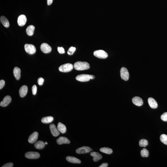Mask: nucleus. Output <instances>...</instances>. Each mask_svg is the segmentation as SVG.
Masks as SVG:
<instances>
[{
	"label": "nucleus",
	"mask_w": 167,
	"mask_h": 167,
	"mask_svg": "<svg viewBox=\"0 0 167 167\" xmlns=\"http://www.w3.org/2000/svg\"><path fill=\"white\" fill-rule=\"evenodd\" d=\"M74 67L76 70L83 71L89 69L90 66L89 64L85 62L78 61L74 64Z\"/></svg>",
	"instance_id": "1"
},
{
	"label": "nucleus",
	"mask_w": 167,
	"mask_h": 167,
	"mask_svg": "<svg viewBox=\"0 0 167 167\" xmlns=\"http://www.w3.org/2000/svg\"><path fill=\"white\" fill-rule=\"evenodd\" d=\"M94 76L88 74H81L77 76L76 77V79L78 81L81 82H88L90 79H94Z\"/></svg>",
	"instance_id": "2"
},
{
	"label": "nucleus",
	"mask_w": 167,
	"mask_h": 167,
	"mask_svg": "<svg viewBox=\"0 0 167 167\" xmlns=\"http://www.w3.org/2000/svg\"><path fill=\"white\" fill-rule=\"evenodd\" d=\"M74 66L72 64L67 63L60 66L59 68V71L64 73H67L73 70Z\"/></svg>",
	"instance_id": "3"
},
{
	"label": "nucleus",
	"mask_w": 167,
	"mask_h": 167,
	"mask_svg": "<svg viewBox=\"0 0 167 167\" xmlns=\"http://www.w3.org/2000/svg\"><path fill=\"white\" fill-rule=\"evenodd\" d=\"M93 55L95 57L100 59H106L108 56L107 53L102 50H97L94 51Z\"/></svg>",
	"instance_id": "4"
},
{
	"label": "nucleus",
	"mask_w": 167,
	"mask_h": 167,
	"mask_svg": "<svg viewBox=\"0 0 167 167\" xmlns=\"http://www.w3.org/2000/svg\"><path fill=\"white\" fill-rule=\"evenodd\" d=\"M25 49L27 53L30 55H32L35 53L36 51L35 47L32 44H25Z\"/></svg>",
	"instance_id": "5"
},
{
	"label": "nucleus",
	"mask_w": 167,
	"mask_h": 167,
	"mask_svg": "<svg viewBox=\"0 0 167 167\" xmlns=\"http://www.w3.org/2000/svg\"><path fill=\"white\" fill-rule=\"evenodd\" d=\"M120 76L122 79L124 81H128L129 78V74L126 68L123 67L121 69Z\"/></svg>",
	"instance_id": "6"
},
{
	"label": "nucleus",
	"mask_w": 167,
	"mask_h": 167,
	"mask_svg": "<svg viewBox=\"0 0 167 167\" xmlns=\"http://www.w3.org/2000/svg\"><path fill=\"white\" fill-rule=\"evenodd\" d=\"M25 157L30 159H36L38 158L40 156L39 153L35 152H29L26 153Z\"/></svg>",
	"instance_id": "7"
},
{
	"label": "nucleus",
	"mask_w": 167,
	"mask_h": 167,
	"mask_svg": "<svg viewBox=\"0 0 167 167\" xmlns=\"http://www.w3.org/2000/svg\"><path fill=\"white\" fill-rule=\"evenodd\" d=\"M92 151V150L90 147L83 146L77 149L76 150V152L78 154H84L88 153Z\"/></svg>",
	"instance_id": "8"
},
{
	"label": "nucleus",
	"mask_w": 167,
	"mask_h": 167,
	"mask_svg": "<svg viewBox=\"0 0 167 167\" xmlns=\"http://www.w3.org/2000/svg\"><path fill=\"white\" fill-rule=\"evenodd\" d=\"M40 49L42 52L45 53H48L51 52V48L47 44L42 43L40 46Z\"/></svg>",
	"instance_id": "9"
},
{
	"label": "nucleus",
	"mask_w": 167,
	"mask_h": 167,
	"mask_svg": "<svg viewBox=\"0 0 167 167\" xmlns=\"http://www.w3.org/2000/svg\"><path fill=\"white\" fill-rule=\"evenodd\" d=\"M50 129L51 134L54 137H57L60 134V132L54 124H52L50 125Z\"/></svg>",
	"instance_id": "10"
},
{
	"label": "nucleus",
	"mask_w": 167,
	"mask_h": 167,
	"mask_svg": "<svg viewBox=\"0 0 167 167\" xmlns=\"http://www.w3.org/2000/svg\"><path fill=\"white\" fill-rule=\"evenodd\" d=\"M27 21L26 16L24 15H20L18 17L17 23L18 25L20 26H22L25 25Z\"/></svg>",
	"instance_id": "11"
},
{
	"label": "nucleus",
	"mask_w": 167,
	"mask_h": 167,
	"mask_svg": "<svg viewBox=\"0 0 167 167\" xmlns=\"http://www.w3.org/2000/svg\"><path fill=\"white\" fill-rule=\"evenodd\" d=\"M11 98L9 96H6L3 98V101H1L0 105L2 107H6L8 106L9 104L11 102Z\"/></svg>",
	"instance_id": "12"
},
{
	"label": "nucleus",
	"mask_w": 167,
	"mask_h": 167,
	"mask_svg": "<svg viewBox=\"0 0 167 167\" xmlns=\"http://www.w3.org/2000/svg\"><path fill=\"white\" fill-rule=\"evenodd\" d=\"M38 132H34L29 136L28 139V142L31 144L34 143L38 139Z\"/></svg>",
	"instance_id": "13"
},
{
	"label": "nucleus",
	"mask_w": 167,
	"mask_h": 167,
	"mask_svg": "<svg viewBox=\"0 0 167 167\" xmlns=\"http://www.w3.org/2000/svg\"><path fill=\"white\" fill-rule=\"evenodd\" d=\"M28 88L27 86L24 85L20 87L19 90V95L20 97H23L26 95L27 93Z\"/></svg>",
	"instance_id": "14"
},
{
	"label": "nucleus",
	"mask_w": 167,
	"mask_h": 167,
	"mask_svg": "<svg viewBox=\"0 0 167 167\" xmlns=\"http://www.w3.org/2000/svg\"><path fill=\"white\" fill-rule=\"evenodd\" d=\"M132 102L136 106H142L143 103L142 99L138 97H134L132 99Z\"/></svg>",
	"instance_id": "15"
},
{
	"label": "nucleus",
	"mask_w": 167,
	"mask_h": 167,
	"mask_svg": "<svg viewBox=\"0 0 167 167\" xmlns=\"http://www.w3.org/2000/svg\"><path fill=\"white\" fill-rule=\"evenodd\" d=\"M57 142L58 144L60 145L63 144H69L70 143V141L66 137H61L57 139Z\"/></svg>",
	"instance_id": "16"
},
{
	"label": "nucleus",
	"mask_w": 167,
	"mask_h": 167,
	"mask_svg": "<svg viewBox=\"0 0 167 167\" xmlns=\"http://www.w3.org/2000/svg\"><path fill=\"white\" fill-rule=\"evenodd\" d=\"M90 155L93 157V160L95 162L98 161L102 158V155L98 153L93 152H91Z\"/></svg>",
	"instance_id": "17"
},
{
	"label": "nucleus",
	"mask_w": 167,
	"mask_h": 167,
	"mask_svg": "<svg viewBox=\"0 0 167 167\" xmlns=\"http://www.w3.org/2000/svg\"><path fill=\"white\" fill-rule=\"evenodd\" d=\"M148 102L150 107L153 109L157 108L158 105L157 102L153 98L150 97L148 99Z\"/></svg>",
	"instance_id": "18"
},
{
	"label": "nucleus",
	"mask_w": 167,
	"mask_h": 167,
	"mask_svg": "<svg viewBox=\"0 0 167 167\" xmlns=\"http://www.w3.org/2000/svg\"><path fill=\"white\" fill-rule=\"evenodd\" d=\"M21 70L20 68L16 67L13 70V74L16 80H19L21 76Z\"/></svg>",
	"instance_id": "19"
},
{
	"label": "nucleus",
	"mask_w": 167,
	"mask_h": 167,
	"mask_svg": "<svg viewBox=\"0 0 167 167\" xmlns=\"http://www.w3.org/2000/svg\"><path fill=\"white\" fill-rule=\"evenodd\" d=\"M66 159L68 162L74 164H80L81 163V160L75 157L72 156H68L66 158Z\"/></svg>",
	"instance_id": "20"
},
{
	"label": "nucleus",
	"mask_w": 167,
	"mask_h": 167,
	"mask_svg": "<svg viewBox=\"0 0 167 167\" xmlns=\"http://www.w3.org/2000/svg\"><path fill=\"white\" fill-rule=\"evenodd\" d=\"M57 129L59 131L62 133L64 134L66 133L67 129L66 126L61 123H59L58 124Z\"/></svg>",
	"instance_id": "21"
},
{
	"label": "nucleus",
	"mask_w": 167,
	"mask_h": 167,
	"mask_svg": "<svg viewBox=\"0 0 167 167\" xmlns=\"http://www.w3.org/2000/svg\"><path fill=\"white\" fill-rule=\"evenodd\" d=\"M0 21L2 25L6 28L9 26V23L7 19L5 17L2 16L0 17Z\"/></svg>",
	"instance_id": "22"
},
{
	"label": "nucleus",
	"mask_w": 167,
	"mask_h": 167,
	"mask_svg": "<svg viewBox=\"0 0 167 167\" xmlns=\"http://www.w3.org/2000/svg\"><path fill=\"white\" fill-rule=\"evenodd\" d=\"M35 27L33 25H30L27 27L26 30L27 34L28 35L31 36L33 35L34 33Z\"/></svg>",
	"instance_id": "23"
},
{
	"label": "nucleus",
	"mask_w": 167,
	"mask_h": 167,
	"mask_svg": "<svg viewBox=\"0 0 167 167\" xmlns=\"http://www.w3.org/2000/svg\"><path fill=\"white\" fill-rule=\"evenodd\" d=\"M53 120V118L52 116H50L44 117L42 118L41 121L44 124H49L52 122Z\"/></svg>",
	"instance_id": "24"
},
{
	"label": "nucleus",
	"mask_w": 167,
	"mask_h": 167,
	"mask_svg": "<svg viewBox=\"0 0 167 167\" xmlns=\"http://www.w3.org/2000/svg\"><path fill=\"white\" fill-rule=\"evenodd\" d=\"M45 144L42 141H39L36 143L34 144L35 148L38 149H42L44 147Z\"/></svg>",
	"instance_id": "25"
},
{
	"label": "nucleus",
	"mask_w": 167,
	"mask_h": 167,
	"mask_svg": "<svg viewBox=\"0 0 167 167\" xmlns=\"http://www.w3.org/2000/svg\"><path fill=\"white\" fill-rule=\"evenodd\" d=\"M100 150L101 152L108 155H110L113 152V150L107 147L102 148L100 149Z\"/></svg>",
	"instance_id": "26"
},
{
	"label": "nucleus",
	"mask_w": 167,
	"mask_h": 167,
	"mask_svg": "<svg viewBox=\"0 0 167 167\" xmlns=\"http://www.w3.org/2000/svg\"><path fill=\"white\" fill-rule=\"evenodd\" d=\"M161 141L163 143L167 145V135L165 134H162L160 137Z\"/></svg>",
	"instance_id": "27"
},
{
	"label": "nucleus",
	"mask_w": 167,
	"mask_h": 167,
	"mask_svg": "<svg viewBox=\"0 0 167 167\" xmlns=\"http://www.w3.org/2000/svg\"><path fill=\"white\" fill-rule=\"evenodd\" d=\"M141 156L143 157H147L149 155V152L148 150L144 148L141 152Z\"/></svg>",
	"instance_id": "28"
},
{
	"label": "nucleus",
	"mask_w": 167,
	"mask_h": 167,
	"mask_svg": "<svg viewBox=\"0 0 167 167\" xmlns=\"http://www.w3.org/2000/svg\"><path fill=\"white\" fill-rule=\"evenodd\" d=\"M148 142L147 140L144 139L141 140L139 142V145L141 147H145L148 145Z\"/></svg>",
	"instance_id": "29"
},
{
	"label": "nucleus",
	"mask_w": 167,
	"mask_h": 167,
	"mask_svg": "<svg viewBox=\"0 0 167 167\" xmlns=\"http://www.w3.org/2000/svg\"><path fill=\"white\" fill-rule=\"evenodd\" d=\"M76 50L75 47H72L69 48L67 52L68 55H72L74 54Z\"/></svg>",
	"instance_id": "30"
},
{
	"label": "nucleus",
	"mask_w": 167,
	"mask_h": 167,
	"mask_svg": "<svg viewBox=\"0 0 167 167\" xmlns=\"http://www.w3.org/2000/svg\"><path fill=\"white\" fill-rule=\"evenodd\" d=\"M161 118L163 121L167 122V112L163 114L161 116Z\"/></svg>",
	"instance_id": "31"
},
{
	"label": "nucleus",
	"mask_w": 167,
	"mask_h": 167,
	"mask_svg": "<svg viewBox=\"0 0 167 167\" xmlns=\"http://www.w3.org/2000/svg\"><path fill=\"white\" fill-rule=\"evenodd\" d=\"M32 92L33 95H35L37 92V87L35 85H34L32 87Z\"/></svg>",
	"instance_id": "32"
},
{
	"label": "nucleus",
	"mask_w": 167,
	"mask_h": 167,
	"mask_svg": "<svg viewBox=\"0 0 167 167\" xmlns=\"http://www.w3.org/2000/svg\"><path fill=\"white\" fill-rule=\"evenodd\" d=\"M44 82V79L43 78H38V83L39 85H42L43 84Z\"/></svg>",
	"instance_id": "33"
},
{
	"label": "nucleus",
	"mask_w": 167,
	"mask_h": 167,
	"mask_svg": "<svg viewBox=\"0 0 167 167\" xmlns=\"http://www.w3.org/2000/svg\"><path fill=\"white\" fill-rule=\"evenodd\" d=\"M58 51L59 53L63 54L65 53V50L64 49L63 47H58Z\"/></svg>",
	"instance_id": "34"
},
{
	"label": "nucleus",
	"mask_w": 167,
	"mask_h": 167,
	"mask_svg": "<svg viewBox=\"0 0 167 167\" xmlns=\"http://www.w3.org/2000/svg\"><path fill=\"white\" fill-rule=\"evenodd\" d=\"M13 164L11 163H7L4 164L2 167H12L13 166Z\"/></svg>",
	"instance_id": "35"
},
{
	"label": "nucleus",
	"mask_w": 167,
	"mask_h": 167,
	"mask_svg": "<svg viewBox=\"0 0 167 167\" xmlns=\"http://www.w3.org/2000/svg\"><path fill=\"white\" fill-rule=\"evenodd\" d=\"M5 84V82L3 80H1L0 81V89H1L4 86Z\"/></svg>",
	"instance_id": "36"
},
{
	"label": "nucleus",
	"mask_w": 167,
	"mask_h": 167,
	"mask_svg": "<svg viewBox=\"0 0 167 167\" xmlns=\"http://www.w3.org/2000/svg\"><path fill=\"white\" fill-rule=\"evenodd\" d=\"M108 166V164L107 163H103L101 164L99 167H107Z\"/></svg>",
	"instance_id": "37"
},
{
	"label": "nucleus",
	"mask_w": 167,
	"mask_h": 167,
	"mask_svg": "<svg viewBox=\"0 0 167 167\" xmlns=\"http://www.w3.org/2000/svg\"><path fill=\"white\" fill-rule=\"evenodd\" d=\"M53 0H47V5H51L53 2Z\"/></svg>",
	"instance_id": "38"
},
{
	"label": "nucleus",
	"mask_w": 167,
	"mask_h": 167,
	"mask_svg": "<svg viewBox=\"0 0 167 167\" xmlns=\"http://www.w3.org/2000/svg\"><path fill=\"white\" fill-rule=\"evenodd\" d=\"M45 144L46 145L48 144V143H47V142H46L45 143Z\"/></svg>",
	"instance_id": "39"
}]
</instances>
